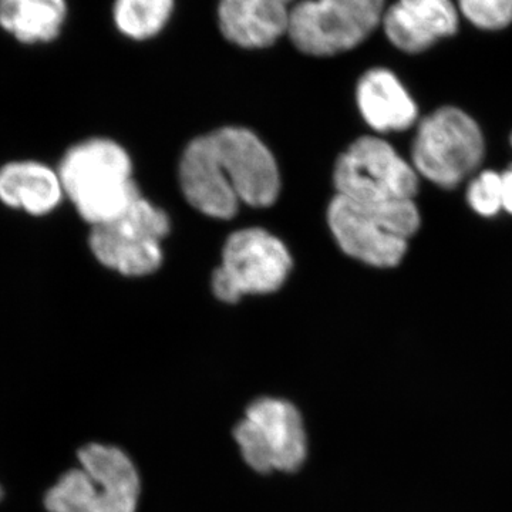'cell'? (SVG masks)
Here are the masks:
<instances>
[{"mask_svg":"<svg viewBox=\"0 0 512 512\" xmlns=\"http://www.w3.org/2000/svg\"><path fill=\"white\" fill-rule=\"evenodd\" d=\"M293 6V0H221L222 35L245 49L274 45L288 33Z\"/></svg>","mask_w":512,"mask_h":512,"instance_id":"cell-13","label":"cell"},{"mask_svg":"<svg viewBox=\"0 0 512 512\" xmlns=\"http://www.w3.org/2000/svg\"><path fill=\"white\" fill-rule=\"evenodd\" d=\"M419 174L383 138H357L338 158L333 183L340 197L359 202L414 200Z\"/></svg>","mask_w":512,"mask_h":512,"instance_id":"cell-10","label":"cell"},{"mask_svg":"<svg viewBox=\"0 0 512 512\" xmlns=\"http://www.w3.org/2000/svg\"><path fill=\"white\" fill-rule=\"evenodd\" d=\"M79 467L60 478L46 495L49 512H137L141 478L119 447L87 444Z\"/></svg>","mask_w":512,"mask_h":512,"instance_id":"cell-4","label":"cell"},{"mask_svg":"<svg viewBox=\"0 0 512 512\" xmlns=\"http://www.w3.org/2000/svg\"><path fill=\"white\" fill-rule=\"evenodd\" d=\"M239 456L256 474H295L309 456L305 419L295 403L279 397L252 400L232 429Z\"/></svg>","mask_w":512,"mask_h":512,"instance_id":"cell-5","label":"cell"},{"mask_svg":"<svg viewBox=\"0 0 512 512\" xmlns=\"http://www.w3.org/2000/svg\"><path fill=\"white\" fill-rule=\"evenodd\" d=\"M382 22L390 42L412 55L430 49L458 29L457 10L451 0H397L384 12Z\"/></svg>","mask_w":512,"mask_h":512,"instance_id":"cell-11","label":"cell"},{"mask_svg":"<svg viewBox=\"0 0 512 512\" xmlns=\"http://www.w3.org/2000/svg\"><path fill=\"white\" fill-rule=\"evenodd\" d=\"M501 198H503V211L512 215V164L501 173Z\"/></svg>","mask_w":512,"mask_h":512,"instance_id":"cell-19","label":"cell"},{"mask_svg":"<svg viewBox=\"0 0 512 512\" xmlns=\"http://www.w3.org/2000/svg\"><path fill=\"white\" fill-rule=\"evenodd\" d=\"M168 232V215L140 194L119 217L90 228L89 247L110 271L124 276L150 275L163 262L161 244Z\"/></svg>","mask_w":512,"mask_h":512,"instance_id":"cell-7","label":"cell"},{"mask_svg":"<svg viewBox=\"0 0 512 512\" xmlns=\"http://www.w3.org/2000/svg\"><path fill=\"white\" fill-rule=\"evenodd\" d=\"M357 106L363 119L377 133H399L412 128L419 119V107L387 69H372L363 74L356 89Z\"/></svg>","mask_w":512,"mask_h":512,"instance_id":"cell-14","label":"cell"},{"mask_svg":"<svg viewBox=\"0 0 512 512\" xmlns=\"http://www.w3.org/2000/svg\"><path fill=\"white\" fill-rule=\"evenodd\" d=\"M468 207L483 218H494L503 211L501 173L484 170L470 181L467 188Z\"/></svg>","mask_w":512,"mask_h":512,"instance_id":"cell-17","label":"cell"},{"mask_svg":"<svg viewBox=\"0 0 512 512\" xmlns=\"http://www.w3.org/2000/svg\"><path fill=\"white\" fill-rule=\"evenodd\" d=\"M64 201L57 167L39 160H13L0 167V204L9 210L43 218Z\"/></svg>","mask_w":512,"mask_h":512,"instance_id":"cell-12","label":"cell"},{"mask_svg":"<svg viewBox=\"0 0 512 512\" xmlns=\"http://www.w3.org/2000/svg\"><path fill=\"white\" fill-rule=\"evenodd\" d=\"M0 495H2V491H0Z\"/></svg>","mask_w":512,"mask_h":512,"instance_id":"cell-21","label":"cell"},{"mask_svg":"<svg viewBox=\"0 0 512 512\" xmlns=\"http://www.w3.org/2000/svg\"><path fill=\"white\" fill-rule=\"evenodd\" d=\"M485 156L480 124L466 111L444 106L424 117L412 146V165L419 177L453 190L476 173Z\"/></svg>","mask_w":512,"mask_h":512,"instance_id":"cell-6","label":"cell"},{"mask_svg":"<svg viewBox=\"0 0 512 512\" xmlns=\"http://www.w3.org/2000/svg\"><path fill=\"white\" fill-rule=\"evenodd\" d=\"M56 167L66 200L90 228L119 217L140 195L127 151L110 138L79 141Z\"/></svg>","mask_w":512,"mask_h":512,"instance_id":"cell-2","label":"cell"},{"mask_svg":"<svg viewBox=\"0 0 512 512\" xmlns=\"http://www.w3.org/2000/svg\"><path fill=\"white\" fill-rule=\"evenodd\" d=\"M384 0H303L292 9L288 35L305 55L355 49L383 20Z\"/></svg>","mask_w":512,"mask_h":512,"instance_id":"cell-8","label":"cell"},{"mask_svg":"<svg viewBox=\"0 0 512 512\" xmlns=\"http://www.w3.org/2000/svg\"><path fill=\"white\" fill-rule=\"evenodd\" d=\"M173 8L174 0H116L114 23L124 36L147 40L164 29Z\"/></svg>","mask_w":512,"mask_h":512,"instance_id":"cell-16","label":"cell"},{"mask_svg":"<svg viewBox=\"0 0 512 512\" xmlns=\"http://www.w3.org/2000/svg\"><path fill=\"white\" fill-rule=\"evenodd\" d=\"M461 12L474 26L500 30L512 23V0H458Z\"/></svg>","mask_w":512,"mask_h":512,"instance_id":"cell-18","label":"cell"},{"mask_svg":"<svg viewBox=\"0 0 512 512\" xmlns=\"http://www.w3.org/2000/svg\"><path fill=\"white\" fill-rule=\"evenodd\" d=\"M291 271L292 258L284 242L265 229H242L232 234L222 249L212 291L222 302L237 303L247 295L278 291Z\"/></svg>","mask_w":512,"mask_h":512,"instance_id":"cell-9","label":"cell"},{"mask_svg":"<svg viewBox=\"0 0 512 512\" xmlns=\"http://www.w3.org/2000/svg\"><path fill=\"white\" fill-rule=\"evenodd\" d=\"M330 231L350 258L389 269L402 264L421 215L414 200L359 202L336 195L328 211Z\"/></svg>","mask_w":512,"mask_h":512,"instance_id":"cell-3","label":"cell"},{"mask_svg":"<svg viewBox=\"0 0 512 512\" xmlns=\"http://www.w3.org/2000/svg\"><path fill=\"white\" fill-rule=\"evenodd\" d=\"M66 0H0V29L22 45L55 42L66 25Z\"/></svg>","mask_w":512,"mask_h":512,"instance_id":"cell-15","label":"cell"},{"mask_svg":"<svg viewBox=\"0 0 512 512\" xmlns=\"http://www.w3.org/2000/svg\"><path fill=\"white\" fill-rule=\"evenodd\" d=\"M185 200L217 220H231L241 205L271 207L281 192L278 164L247 128L225 127L195 138L180 164Z\"/></svg>","mask_w":512,"mask_h":512,"instance_id":"cell-1","label":"cell"},{"mask_svg":"<svg viewBox=\"0 0 512 512\" xmlns=\"http://www.w3.org/2000/svg\"><path fill=\"white\" fill-rule=\"evenodd\" d=\"M511 146H512V134H511Z\"/></svg>","mask_w":512,"mask_h":512,"instance_id":"cell-20","label":"cell"}]
</instances>
